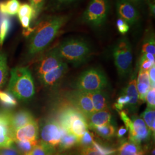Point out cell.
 <instances>
[{"mask_svg": "<svg viewBox=\"0 0 155 155\" xmlns=\"http://www.w3.org/2000/svg\"><path fill=\"white\" fill-rule=\"evenodd\" d=\"M70 18V16H47L39 20L29 41L28 54L36 55L44 50L53 41L63 27Z\"/></svg>", "mask_w": 155, "mask_h": 155, "instance_id": "1", "label": "cell"}, {"mask_svg": "<svg viewBox=\"0 0 155 155\" xmlns=\"http://www.w3.org/2000/svg\"><path fill=\"white\" fill-rule=\"evenodd\" d=\"M55 48L63 61L74 66L86 63L93 54L91 45L83 39H67Z\"/></svg>", "mask_w": 155, "mask_h": 155, "instance_id": "2", "label": "cell"}, {"mask_svg": "<svg viewBox=\"0 0 155 155\" xmlns=\"http://www.w3.org/2000/svg\"><path fill=\"white\" fill-rule=\"evenodd\" d=\"M8 91L18 100L28 101L35 93V84L31 72L27 67H16L11 71Z\"/></svg>", "mask_w": 155, "mask_h": 155, "instance_id": "3", "label": "cell"}, {"mask_svg": "<svg viewBox=\"0 0 155 155\" xmlns=\"http://www.w3.org/2000/svg\"><path fill=\"white\" fill-rule=\"evenodd\" d=\"M58 122L63 129L75 136L78 140L89 129L86 118L72 105L64 107L59 114Z\"/></svg>", "mask_w": 155, "mask_h": 155, "instance_id": "4", "label": "cell"}, {"mask_svg": "<svg viewBox=\"0 0 155 155\" xmlns=\"http://www.w3.org/2000/svg\"><path fill=\"white\" fill-rule=\"evenodd\" d=\"M113 56L119 76L127 77L133 69V52L132 45L127 38L117 40L113 47Z\"/></svg>", "mask_w": 155, "mask_h": 155, "instance_id": "5", "label": "cell"}, {"mask_svg": "<svg viewBox=\"0 0 155 155\" xmlns=\"http://www.w3.org/2000/svg\"><path fill=\"white\" fill-rule=\"evenodd\" d=\"M110 9L109 0H90L81 16V21L92 28H101L105 24Z\"/></svg>", "mask_w": 155, "mask_h": 155, "instance_id": "6", "label": "cell"}, {"mask_svg": "<svg viewBox=\"0 0 155 155\" xmlns=\"http://www.w3.org/2000/svg\"><path fill=\"white\" fill-rule=\"evenodd\" d=\"M108 84L104 71L98 67H91L82 72L76 79L74 87L84 92H93L105 89Z\"/></svg>", "mask_w": 155, "mask_h": 155, "instance_id": "7", "label": "cell"}, {"mask_svg": "<svg viewBox=\"0 0 155 155\" xmlns=\"http://www.w3.org/2000/svg\"><path fill=\"white\" fill-rule=\"evenodd\" d=\"M129 132V140L136 144H142L150 141L152 134L147 125L140 117L133 115L131 121L127 127Z\"/></svg>", "mask_w": 155, "mask_h": 155, "instance_id": "8", "label": "cell"}, {"mask_svg": "<svg viewBox=\"0 0 155 155\" xmlns=\"http://www.w3.org/2000/svg\"><path fill=\"white\" fill-rule=\"evenodd\" d=\"M67 98L86 118L95 111L91 98L87 92L75 89L67 94Z\"/></svg>", "mask_w": 155, "mask_h": 155, "instance_id": "9", "label": "cell"}, {"mask_svg": "<svg viewBox=\"0 0 155 155\" xmlns=\"http://www.w3.org/2000/svg\"><path fill=\"white\" fill-rule=\"evenodd\" d=\"M62 128L58 121L50 120L45 122L40 131L41 141L57 149L61 137Z\"/></svg>", "mask_w": 155, "mask_h": 155, "instance_id": "10", "label": "cell"}, {"mask_svg": "<svg viewBox=\"0 0 155 155\" xmlns=\"http://www.w3.org/2000/svg\"><path fill=\"white\" fill-rule=\"evenodd\" d=\"M64 61L54 48L39 59L35 66V72L38 77H39L57 68Z\"/></svg>", "mask_w": 155, "mask_h": 155, "instance_id": "11", "label": "cell"}, {"mask_svg": "<svg viewBox=\"0 0 155 155\" xmlns=\"http://www.w3.org/2000/svg\"><path fill=\"white\" fill-rule=\"evenodd\" d=\"M116 9L118 17L122 18L129 25H134L139 21L138 8L129 0H116Z\"/></svg>", "mask_w": 155, "mask_h": 155, "instance_id": "12", "label": "cell"}, {"mask_svg": "<svg viewBox=\"0 0 155 155\" xmlns=\"http://www.w3.org/2000/svg\"><path fill=\"white\" fill-rule=\"evenodd\" d=\"M68 71V64L64 61L59 66L40 76L38 78L40 82L45 87H54L61 81Z\"/></svg>", "mask_w": 155, "mask_h": 155, "instance_id": "13", "label": "cell"}, {"mask_svg": "<svg viewBox=\"0 0 155 155\" xmlns=\"http://www.w3.org/2000/svg\"><path fill=\"white\" fill-rule=\"evenodd\" d=\"M137 70L132 73L130 81L126 87L123 89L122 94H126L129 97L130 101L126 109L130 113H134L137 110L139 105V94L136 87Z\"/></svg>", "mask_w": 155, "mask_h": 155, "instance_id": "14", "label": "cell"}, {"mask_svg": "<svg viewBox=\"0 0 155 155\" xmlns=\"http://www.w3.org/2000/svg\"><path fill=\"white\" fill-rule=\"evenodd\" d=\"M39 134V127L35 120L20 127L13 133L15 141H32L38 140Z\"/></svg>", "mask_w": 155, "mask_h": 155, "instance_id": "15", "label": "cell"}, {"mask_svg": "<svg viewBox=\"0 0 155 155\" xmlns=\"http://www.w3.org/2000/svg\"><path fill=\"white\" fill-rule=\"evenodd\" d=\"M6 114L9 127L13 134V133L18 129L35 120L31 113L28 110H22L13 114L6 112Z\"/></svg>", "mask_w": 155, "mask_h": 155, "instance_id": "16", "label": "cell"}, {"mask_svg": "<svg viewBox=\"0 0 155 155\" xmlns=\"http://www.w3.org/2000/svg\"><path fill=\"white\" fill-rule=\"evenodd\" d=\"M86 120L89 129L93 130L95 127L110 124L112 115L110 109L94 111Z\"/></svg>", "mask_w": 155, "mask_h": 155, "instance_id": "17", "label": "cell"}, {"mask_svg": "<svg viewBox=\"0 0 155 155\" xmlns=\"http://www.w3.org/2000/svg\"><path fill=\"white\" fill-rule=\"evenodd\" d=\"M14 143L13 134L9 127L6 112L0 113V148L7 147Z\"/></svg>", "mask_w": 155, "mask_h": 155, "instance_id": "18", "label": "cell"}, {"mask_svg": "<svg viewBox=\"0 0 155 155\" xmlns=\"http://www.w3.org/2000/svg\"><path fill=\"white\" fill-rule=\"evenodd\" d=\"M87 93L91 98L95 111L110 109L109 96L104 90Z\"/></svg>", "mask_w": 155, "mask_h": 155, "instance_id": "19", "label": "cell"}, {"mask_svg": "<svg viewBox=\"0 0 155 155\" xmlns=\"http://www.w3.org/2000/svg\"><path fill=\"white\" fill-rule=\"evenodd\" d=\"M115 151L106 148L95 141L94 144L87 148H80L76 155H114Z\"/></svg>", "mask_w": 155, "mask_h": 155, "instance_id": "20", "label": "cell"}, {"mask_svg": "<svg viewBox=\"0 0 155 155\" xmlns=\"http://www.w3.org/2000/svg\"><path fill=\"white\" fill-rule=\"evenodd\" d=\"M78 143V140L75 136L71 133H68L62 128L61 139L58 147V150L63 153V152L71 150L75 146H77Z\"/></svg>", "mask_w": 155, "mask_h": 155, "instance_id": "21", "label": "cell"}, {"mask_svg": "<svg viewBox=\"0 0 155 155\" xmlns=\"http://www.w3.org/2000/svg\"><path fill=\"white\" fill-rule=\"evenodd\" d=\"M27 155H63L62 153L58 151L43 141H38V144Z\"/></svg>", "mask_w": 155, "mask_h": 155, "instance_id": "22", "label": "cell"}, {"mask_svg": "<svg viewBox=\"0 0 155 155\" xmlns=\"http://www.w3.org/2000/svg\"><path fill=\"white\" fill-rule=\"evenodd\" d=\"M20 2L18 0H5L0 2V13L2 15L14 16L17 14Z\"/></svg>", "mask_w": 155, "mask_h": 155, "instance_id": "23", "label": "cell"}, {"mask_svg": "<svg viewBox=\"0 0 155 155\" xmlns=\"http://www.w3.org/2000/svg\"><path fill=\"white\" fill-rule=\"evenodd\" d=\"M141 117L144 120L147 127L150 129L152 137L155 139V109L147 107L145 110L141 114Z\"/></svg>", "mask_w": 155, "mask_h": 155, "instance_id": "24", "label": "cell"}, {"mask_svg": "<svg viewBox=\"0 0 155 155\" xmlns=\"http://www.w3.org/2000/svg\"><path fill=\"white\" fill-rule=\"evenodd\" d=\"M142 145L136 144L130 141L123 143L118 150L117 155H135L142 148Z\"/></svg>", "mask_w": 155, "mask_h": 155, "instance_id": "25", "label": "cell"}, {"mask_svg": "<svg viewBox=\"0 0 155 155\" xmlns=\"http://www.w3.org/2000/svg\"><path fill=\"white\" fill-rule=\"evenodd\" d=\"M93 130L99 136L106 140H109L114 137L117 131L116 127L111 123L104 126L95 127Z\"/></svg>", "mask_w": 155, "mask_h": 155, "instance_id": "26", "label": "cell"}, {"mask_svg": "<svg viewBox=\"0 0 155 155\" xmlns=\"http://www.w3.org/2000/svg\"><path fill=\"white\" fill-rule=\"evenodd\" d=\"M11 27V21L8 15H2L0 17V48L4 44Z\"/></svg>", "mask_w": 155, "mask_h": 155, "instance_id": "27", "label": "cell"}, {"mask_svg": "<svg viewBox=\"0 0 155 155\" xmlns=\"http://www.w3.org/2000/svg\"><path fill=\"white\" fill-rule=\"evenodd\" d=\"M142 54L150 53L155 55V40L154 34L151 32L147 35L141 48Z\"/></svg>", "mask_w": 155, "mask_h": 155, "instance_id": "28", "label": "cell"}, {"mask_svg": "<svg viewBox=\"0 0 155 155\" xmlns=\"http://www.w3.org/2000/svg\"><path fill=\"white\" fill-rule=\"evenodd\" d=\"M38 140L32 141H15L14 143L16 146L17 149L22 155H27L29 153L33 148L38 144Z\"/></svg>", "mask_w": 155, "mask_h": 155, "instance_id": "29", "label": "cell"}, {"mask_svg": "<svg viewBox=\"0 0 155 155\" xmlns=\"http://www.w3.org/2000/svg\"><path fill=\"white\" fill-rule=\"evenodd\" d=\"M7 77V58L4 53L0 52V88L5 83Z\"/></svg>", "mask_w": 155, "mask_h": 155, "instance_id": "30", "label": "cell"}, {"mask_svg": "<svg viewBox=\"0 0 155 155\" xmlns=\"http://www.w3.org/2000/svg\"><path fill=\"white\" fill-rule=\"evenodd\" d=\"M78 1L79 0H51L49 7L53 11H60L66 9Z\"/></svg>", "mask_w": 155, "mask_h": 155, "instance_id": "31", "label": "cell"}, {"mask_svg": "<svg viewBox=\"0 0 155 155\" xmlns=\"http://www.w3.org/2000/svg\"><path fill=\"white\" fill-rule=\"evenodd\" d=\"M0 102L8 107H12L17 105V102L14 96L9 92L0 90Z\"/></svg>", "mask_w": 155, "mask_h": 155, "instance_id": "32", "label": "cell"}, {"mask_svg": "<svg viewBox=\"0 0 155 155\" xmlns=\"http://www.w3.org/2000/svg\"><path fill=\"white\" fill-rule=\"evenodd\" d=\"M94 136L93 134L89 131V129L84 133L82 137L78 140V145L79 148H87L94 144Z\"/></svg>", "mask_w": 155, "mask_h": 155, "instance_id": "33", "label": "cell"}, {"mask_svg": "<svg viewBox=\"0 0 155 155\" xmlns=\"http://www.w3.org/2000/svg\"><path fill=\"white\" fill-rule=\"evenodd\" d=\"M17 14L18 18L28 16L32 18V20L34 19V11L33 8L30 4H28L27 3L20 5Z\"/></svg>", "mask_w": 155, "mask_h": 155, "instance_id": "34", "label": "cell"}, {"mask_svg": "<svg viewBox=\"0 0 155 155\" xmlns=\"http://www.w3.org/2000/svg\"><path fill=\"white\" fill-rule=\"evenodd\" d=\"M29 2L34 11V19L36 18L43 11L46 0H29Z\"/></svg>", "mask_w": 155, "mask_h": 155, "instance_id": "35", "label": "cell"}, {"mask_svg": "<svg viewBox=\"0 0 155 155\" xmlns=\"http://www.w3.org/2000/svg\"><path fill=\"white\" fill-rule=\"evenodd\" d=\"M130 101L129 97L127 95L121 94V95L118 98L116 102L114 104V107L117 110H122L124 109H126Z\"/></svg>", "mask_w": 155, "mask_h": 155, "instance_id": "36", "label": "cell"}, {"mask_svg": "<svg viewBox=\"0 0 155 155\" xmlns=\"http://www.w3.org/2000/svg\"><path fill=\"white\" fill-rule=\"evenodd\" d=\"M0 155H22L15 143L7 147L0 148Z\"/></svg>", "mask_w": 155, "mask_h": 155, "instance_id": "37", "label": "cell"}, {"mask_svg": "<svg viewBox=\"0 0 155 155\" xmlns=\"http://www.w3.org/2000/svg\"><path fill=\"white\" fill-rule=\"evenodd\" d=\"M145 101L147 104V107L155 109V88L150 87L145 97Z\"/></svg>", "mask_w": 155, "mask_h": 155, "instance_id": "38", "label": "cell"}, {"mask_svg": "<svg viewBox=\"0 0 155 155\" xmlns=\"http://www.w3.org/2000/svg\"><path fill=\"white\" fill-rule=\"evenodd\" d=\"M137 83H143L147 84V85L150 86V77L148 71H144L139 70V74L136 78Z\"/></svg>", "mask_w": 155, "mask_h": 155, "instance_id": "39", "label": "cell"}, {"mask_svg": "<svg viewBox=\"0 0 155 155\" xmlns=\"http://www.w3.org/2000/svg\"><path fill=\"white\" fill-rule=\"evenodd\" d=\"M116 26L118 32L122 35H125L130 29L129 25L120 17H118L117 20Z\"/></svg>", "mask_w": 155, "mask_h": 155, "instance_id": "40", "label": "cell"}, {"mask_svg": "<svg viewBox=\"0 0 155 155\" xmlns=\"http://www.w3.org/2000/svg\"><path fill=\"white\" fill-rule=\"evenodd\" d=\"M155 65V63L150 61L149 60L144 58L143 56L140 59L139 61V66L140 69L144 71H149L150 68Z\"/></svg>", "mask_w": 155, "mask_h": 155, "instance_id": "41", "label": "cell"}, {"mask_svg": "<svg viewBox=\"0 0 155 155\" xmlns=\"http://www.w3.org/2000/svg\"><path fill=\"white\" fill-rule=\"evenodd\" d=\"M149 77H150V87H155V66L152 67L149 71Z\"/></svg>", "mask_w": 155, "mask_h": 155, "instance_id": "42", "label": "cell"}, {"mask_svg": "<svg viewBox=\"0 0 155 155\" xmlns=\"http://www.w3.org/2000/svg\"><path fill=\"white\" fill-rule=\"evenodd\" d=\"M127 132V130L126 127L124 126H122L117 130L116 135L118 138H122Z\"/></svg>", "mask_w": 155, "mask_h": 155, "instance_id": "43", "label": "cell"}, {"mask_svg": "<svg viewBox=\"0 0 155 155\" xmlns=\"http://www.w3.org/2000/svg\"><path fill=\"white\" fill-rule=\"evenodd\" d=\"M142 56L146 59L149 60L150 61L155 63V58L154 55L150 53H145V54H143Z\"/></svg>", "mask_w": 155, "mask_h": 155, "instance_id": "44", "label": "cell"}, {"mask_svg": "<svg viewBox=\"0 0 155 155\" xmlns=\"http://www.w3.org/2000/svg\"><path fill=\"white\" fill-rule=\"evenodd\" d=\"M136 6L137 8L143 7L145 4V0H129Z\"/></svg>", "mask_w": 155, "mask_h": 155, "instance_id": "45", "label": "cell"}, {"mask_svg": "<svg viewBox=\"0 0 155 155\" xmlns=\"http://www.w3.org/2000/svg\"><path fill=\"white\" fill-rule=\"evenodd\" d=\"M147 150H148V147L147 146L144 147V148L142 147V148L140 150L139 152H137L135 155H147Z\"/></svg>", "mask_w": 155, "mask_h": 155, "instance_id": "46", "label": "cell"}, {"mask_svg": "<svg viewBox=\"0 0 155 155\" xmlns=\"http://www.w3.org/2000/svg\"><path fill=\"white\" fill-rule=\"evenodd\" d=\"M114 155H117H117H116V154H114Z\"/></svg>", "mask_w": 155, "mask_h": 155, "instance_id": "47", "label": "cell"}]
</instances>
